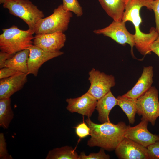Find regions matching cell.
<instances>
[{"label": "cell", "mask_w": 159, "mask_h": 159, "mask_svg": "<svg viewBox=\"0 0 159 159\" xmlns=\"http://www.w3.org/2000/svg\"><path fill=\"white\" fill-rule=\"evenodd\" d=\"M153 0H129L126 6L122 21L125 23L131 21L135 27V46L142 55L150 54V47L156 40L159 33L155 28L152 27L149 33H145L140 30L142 19L140 13L141 8L145 6L151 10Z\"/></svg>", "instance_id": "6da1fadb"}, {"label": "cell", "mask_w": 159, "mask_h": 159, "mask_svg": "<svg viewBox=\"0 0 159 159\" xmlns=\"http://www.w3.org/2000/svg\"><path fill=\"white\" fill-rule=\"evenodd\" d=\"M85 121L90 128L91 136L87 145L90 147H99L108 151L115 150L124 139L127 126L123 122L117 124L110 122L97 124L92 121L90 117Z\"/></svg>", "instance_id": "7a4b0ae2"}, {"label": "cell", "mask_w": 159, "mask_h": 159, "mask_svg": "<svg viewBox=\"0 0 159 159\" xmlns=\"http://www.w3.org/2000/svg\"><path fill=\"white\" fill-rule=\"evenodd\" d=\"M0 35L1 51L14 54L33 44V30H22L13 25L9 28L3 29Z\"/></svg>", "instance_id": "3957f363"}, {"label": "cell", "mask_w": 159, "mask_h": 159, "mask_svg": "<svg viewBox=\"0 0 159 159\" xmlns=\"http://www.w3.org/2000/svg\"><path fill=\"white\" fill-rule=\"evenodd\" d=\"M72 16V12L64 10L61 4L54 10L52 14L38 21L33 30L34 33L36 34L64 33L67 30Z\"/></svg>", "instance_id": "277c9868"}, {"label": "cell", "mask_w": 159, "mask_h": 159, "mask_svg": "<svg viewBox=\"0 0 159 159\" xmlns=\"http://www.w3.org/2000/svg\"><path fill=\"white\" fill-rule=\"evenodd\" d=\"M3 7L11 14L22 19L29 29L33 30L38 21L44 17L43 12L29 0H5Z\"/></svg>", "instance_id": "5b68a950"}, {"label": "cell", "mask_w": 159, "mask_h": 159, "mask_svg": "<svg viewBox=\"0 0 159 159\" xmlns=\"http://www.w3.org/2000/svg\"><path fill=\"white\" fill-rule=\"evenodd\" d=\"M136 107V113L154 126L159 116L158 91L157 89L154 86L151 87L138 98Z\"/></svg>", "instance_id": "8992f818"}, {"label": "cell", "mask_w": 159, "mask_h": 159, "mask_svg": "<svg viewBox=\"0 0 159 159\" xmlns=\"http://www.w3.org/2000/svg\"><path fill=\"white\" fill-rule=\"evenodd\" d=\"M123 21H113L107 26L100 29L95 30L93 32L97 34H103L109 37L117 43L122 45L129 44L131 47V53L134 57L133 48L135 46L134 34L130 33Z\"/></svg>", "instance_id": "52a82bcc"}, {"label": "cell", "mask_w": 159, "mask_h": 159, "mask_svg": "<svg viewBox=\"0 0 159 159\" xmlns=\"http://www.w3.org/2000/svg\"><path fill=\"white\" fill-rule=\"evenodd\" d=\"M88 74L90 85L87 92L97 100L115 85V77L112 75H107L94 68L89 72Z\"/></svg>", "instance_id": "ba28073f"}, {"label": "cell", "mask_w": 159, "mask_h": 159, "mask_svg": "<svg viewBox=\"0 0 159 159\" xmlns=\"http://www.w3.org/2000/svg\"><path fill=\"white\" fill-rule=\"evenodd\" d=\"M148 121L141 118L140 122L133 127L127 126L124 138L147 148L149 145L159 141V135L153 134L147 129Z\"/></svg>", "instance_id": "9c48e42d"}, {"label": "cell", "mask_w": 159, "mask_h": 159, "mask_svg": "<svg viewBox=\"0 0 159 159\" xmlns=\"http://www.w3.org/2000/svg\"><path fill=\"white\" fill-rule=\"evenodd\" d=\"M115 153L120 159H149L147 148L125 138L115 148Z\"/></svg>", "instance_id": "30bf717a"}, {"label": "cell", "mask_w": 159, "mask_h": 159, "mask_svg": "<svg viewBox=\"0 0 159 159\" xmlns=\"http://www.w3.org/2000/svg\"><path fill=\"white\" fill-rule=\"evenodd\" d=\"M67 109L90 117L96 109L97 100L87 92L79 97L67 98Z\"/></svg>", "instance_id": "8fae6325"}, {"label": "cell", "mask_w": 159, "mask_h": 159, "mask_svg": "<svg viewBox=\"0 0 159 159\" xmlns=\"http://www.w3.org/2000/svg\"><path fill=\"white\" fill-rule=\"evenodd\" d=\"M66 40L65 34L62 32L36 34L33 44L45 51L54 52L59 51L64 46Z\"/></svg>", "instance_id": "7c38bea8"}, {"label": "cell", "mask_w": 159, "mask_h": 159, "mask_svg": "<svg viewBox=\"0 0 159 159\" xmlns=\"http://www.w3.org/2000/svg\"><path fill=\"white\" fill-rule=\"evenodd\" d=\"M28 49L29 51L27 60L28 74H32L35 76L37 75L39 69L44 63L64 54L60 51L54 52H47L33 44Z\"/></svg>", "instance_id": "4fadbf2b"}, {"label": "cell", "mask_w": 159, "mask_h": 159, "mask_svg": "<svg viewBox=\"0 0 159 159\" xmlns=\"http://www.w3.org/2000/svg\"><path fill=\"white\" fill-rule=\"evenodd\" d=\"M28 74L18 72L9 77L0 79V99L10 98L21 90L27 81Z\"/></svg>", "instance_id": "5bb4252c"}, {"label": "cell", "mask_w": 159, "mask_h": 159, "mask_svg": "<svg viewBox=\"0 0 159 159\" xmlns=\"http://www.w3.org/2000/svg\"><path fill=\"white\" fill-rule=\"evenodd\" d=\"M153 76V67H144L141 75L137 82L131 89L123 95L137 99L151 87Z\"/></svg>", "instance_id": "9a60e30c"}, {"label": "cell", "mask_w": 159, "mask_h": 159, "mask_svg": "<svg viewBox=\"0 0 159 159\" xmlns=\"http://www.w3.org/2000/svg\"><path fill=\"white\" fill-rule=\"evenodd\" d=\"M117 104V100L111 90L97 100L96 109L98 113V119L102 123L110 122L109 115L111 110Z\"/></svg>", "instance_id": "2e32d148"}, {"label": "cell", "mask_w": 159, "mask_h": 159, "mask_svg": "<svg viewBox=\"0 0 159 159\" xmlns=\"http://www.w3.org/2000/svg\"><path fill=\"white\" fill-rule=\"evenodd\" d=\"M102 8L113 21H121L129 0H98Z\"/></svg>", "instance_id": "e0dca14e"}, {"label": "cell", "mask_w": 159, "mask_h": 159, "mask_svg": "<svg viewBox=\"0 0 159 159\" xmlns=\"http://www.w3.org/2000/svg\"><path fill=\"white\" fill-rule=\"evenodd\" d=\"M29 53L28 49L16 53L6 61L5 67H9L28 75L27 60Z\"/></svg>", "instance_id": "ac0fdd59"}, {"label": "cell", "mask_w": 159, "mask_h": 159, "mask_svg": "<svg viewBox=\"0 0 159 159\" xmlns=\"http://www.w3.org/2000/svg\"><path fill=\"white\" fill-rule=\"evenodd\" d=\"M117 104L123 110L128 119L129 123L133 124L135 121V116L136 113L137 99L123 96H119L117 98Z\"/></svg>", "instance_id": "d6986e66"}, {"label": "cell", "mask_w": 159, "mask_h": 159, "mask_svg": "<svg viewBox=\"0 0 159 159\" xmlns=\"http://www.w3.org/2000/svg\"><path fill=\"white\" fill-rule=\"evenodd\" d=\"M10 98L0 99V126L7 129L14 116Z\"/></svg>", "instance_id": "ffe728a7"}, {"label": "cell", "mask_w": 159, "mask_h": 159, "mask_svg": "<svg viewBox=\"0 0 159 159\" xmlns=\"http://www.w3.org/2000/svg\"><path fill=\"white\" fill-rule=\"evenodd\" d=\"M79 155L72 147L65 146L49 151L46 159H79Z\"/></svg>", "instance_id": "44dd1931"}, {"label": "cell", "mask_w": 159, "mask_h": 159, "mask_svg": "<svg viewBox=\"0 0 159 159\" xmlns=\"http://www.w3.org/2000/svg\"><path fill=\"white\" fill-rule=\"evenodd\" d=\"M62 7L64 10L73 12L77 17L82 16V8L77 0H62Z\"/></svg>", "instance_id": "7402d4cb"}, {"label": "cell", "mask_w": 159, "mask_h": 159, "mask_svg": "<svg viewBox=\"0 0 159 159\" xmlns=\"http://www.w3.org/2000/svg\"><path fill=\"white\" fill-rule=\"evenodd\" d=\"M105 149L101 148L97 153H91L86 155L84 152H82L79 155V159H109L110 156L105 153Z\"/></svg>", "instance_id": "603a6c76"}, {"label": "cell", "mask_w": 159, "mask_h": 159, "mask_svg": "<svg viewBox=\"0 0 159 159\" xmlns=\"http://www.w3.org/2000/svg\"><path fill=\"white\" fill-rule=\"evenodd\" d=\"M0 159H13L12 156L8 152L6 140L4 134L3 133H0Z\"/></svg>", "instance_id": "cb8c5ba5"}, {"label": "cell", "mask_w": 159, "mask_h": 159, "mask_svg": "<svg viewBox=\"0 0 159 159\" xmlns=\"http://www.w3.org/2000/svg\"><path fill=\"white\" fill-rule=\"evenodd\" d=\"M87 125L83 121L75 127L76 133L80 138H83L90 135V129Z\"/></svg>", "instance_id": "d4e9b609"}, {"label": "cell", "mask_w": 159, "mask_h": 159, "mask_svg": "<svg viewBox=\"0 0 159 159\" xmlns=\"http://www.w3.org/2000/svg\"><path fill=\"white\" fill-rule=\"evenodd\" d=\"M150 159H159V141L149 145L147 148Z\"/></svg>", "instance_id": "484cf974"}, {"label": "cell", "mask_w": 159, "mask_h": 159, "mask_svg": "<svg viewBox=\"0 0 159 159\" xmlns=\"http://www.w3.org/2000/svg\"><path fill=\"white\" fill-rule=\"evenodd\" d=\"M151 10L154 11L155 19L156 31L159 33V0H153L151 7Z\"/></svg>", "instance_id": "4316f807"}, {"label": "cell", "mask_w": 159, "mask_h": 159, "mask_svg": "<svg viewBox=\"0 0 159 159\" xmlns=\"http://www.w3.org/2000/svg\"><path fill=\"white\" fill-rule=\"evenodd\" d=\"M19 72L8 67H5L0 70V79L7 78Z\"/></svg>", "instance_id": "83f0119b"}, {"label": "cell", "mask_w": 159, "mask_h": 159, "mask_svg": "<svg viewBox=\"0 0 159 159\" xmlns=\"http://www.w3.org/2000/svg\"><path fill=\"white\" fill-rule=\"evenodd\" d=\"M14 54H11L6 52L1 51L0 52V68L5 67L6 61L11 57Z\"/></svg>", "instance_id": "f1b7e54d"}, {"label": "cell", "mask_w": 159, "mask_h": 159, "mask_svg": "<svg viewBox=\"0 0 159 159\" xmlns=\"http://www.w3.org/2000/svg\"><path fill=\"white\" fill-rule=\"evenodd\" d=\"M151 52H153L159 57V33L157 38L150 47Z\"/></svg>", "instance_id": "f546056e"}, {"label": "cell", "mask_w": 159, "mask_h": 159, "mask_svg": "<svg viewBox=\"0 0 159 159\" xmlns=\"http://www.w3.org/2000/svg\"><path fill=\"white\" fill-rule=\"evenodd\" d=\"M5 1V0H0V3L3 4L4 2Z\"/></svg>", "instance_id": "4dcf8cb0"}]
</instances>
